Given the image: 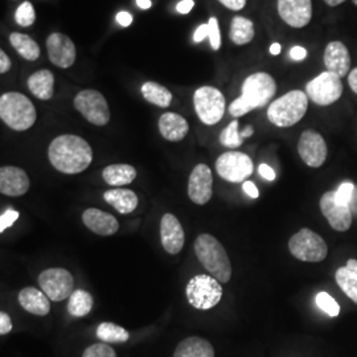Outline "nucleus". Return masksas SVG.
<instances>
[{
  "label": "nucleus",
  "instance_id": "nucleus-5",
  "mask_svg": "<svg viewBox=\"0 0 357 357\" xmlns=\"http://www.w3.org/2000/svg\"><path fill=\"white\" fill-rule=\"evenodd\" d=\"M308 97L302 90H293L270 103L268 119L277 128H291L306 115Z\"/></svg>",
  "mask_w": 357,
  "mask_h": 357
},
{
  "label": "nucleus",
  "instance_id": "nucleus-39",
  "mask_svg": "<svg viewBox=\"0 0 357 357\" xmlns=\"http://www.w3.org/2000/svg\"><path fill=\"white\" fill-rule=\"evenodd\" d=\"M208 28H209L208 38L211 41V47L213 51H218L221 48V33H220V26H218V20L216 17L209 19Z\"/></svg>",
  "mask_w": 357,
  "mask_h": 357
},
{
  "label": "nucleus",
  "instance_id": "nucleus-14",
  "mask_svg": "<svg viewBox=\"0 0 357 357\" xmlns=\"http://www.w3.org/2000/svg\"><path fill=\"white\" fill-rule=\"evenodd\" d=\"M213 195V176L206 165H197L192 169L188 180V196L192 203L205 205L209 203Z\"/></svg>",
  "mask_w": 357,
  "mask_h": 357
},
{
  "label": "nucleus",
  "instance_id": "nucleus-17",
  "mask_svg": "<svg viewBox=\"0 0 357 357\" xmlns=\"http://www.w3.org/2000/svg\"><path fill=\"white\" fill-rule=\"evenodd\" d=\"M47 50L52 64L59 68H70L76 61V45L63 33L54 32L47 40Z\"/></svg>",
  "mask_w": 357,
  "mask_h": 357
},
{
  "label": "nucleus",
  "instance_id": "nucleus-21",
  "mask_svg": "<svg viewBox=\"0 0 357 357\" xmlns=\"http://www.w3.org/2000/svg\"><path fill=\"white\" fill-rule=\"evenodd\" d=\"M82 221L88 229L98 236H113L119 229V222L113 215L97 208H89L82 213Z\"/></svg>",
  "mask_w": 357,
  "mask_h": 357
},
{
  "label": "nucleus",
  "instance_id": "nucleus-53",
  "mask_svg": "<svg viewBox=\"0 0 357 357\" xmlns=\"http://www.w3.org/2000/svg\"><path fill=\"white\" fill-rule=\"evenodd\" d=\"M253 132H255V128H252V126H248L243 131H241V137H243V139H246V138L252 137Z\"/></svg>",
  "mask_w": 357,
  "mask_h": 357
},
{
  "label": "nucleus",
  "instance_id": "nucleus-23",
  "mask_svg": "<svg viewBox=\"0 0 357 357\" xmlns=\"http://www.w3.org/2000/svg\"><path fill=\"white\" fill-rule=\"evenodd\" d=\"M159 131L167 141L180 142L187 137L190 125L187 119L180 114L165 113L159 119Z\"/></svg>",
  "mask_w": 357,
  "mask_h": 357
},
{
  "label": "nucleus",
  "instance_id": "nucleus-34",
  "mask_svg": "<svg viewBox=\"0 0 357 357\" xmlns=\"http://www.w3.org/2000/svg\"><path fill=\"white\" fill-rule=\"evenodd\" d=\"M220 143L228 149H238L243 143L241 132L238 131V121L234 119L220 134Z\"/></svg>",
  "mask_w": 357,
  "mask_h": 357
},
{
  "label": "nucleus",
  "instance_id": "nucleus-44",
  "mask_svg": "<svg viewBox=\"0 0 357 357\" xmlns=\"http://www.w3.org/2000/svg\"><path fill=\"white\" fill-rule=\"evenodd\" d=\"M290 57H291L293 60H295V61H303L307 57L306 48L299 47V45L293 47V48L290 50Z\"/></svg>",
  "mask_w": 357,
  "mask_h": 357
},
{
  "label": "nucleus",
  "instance_id": "nucleus-7",
  "mask_svg": "<svg viewBox=\"0 0 357 357\" xmlns=\"http://www.w3.org/2000/svg\"><path fill=\"white\" fill-rule=\"evenodd\" d=\"M289 250L293 257L302 262H321L328 255L326 241L311 229L299 230L289 241Z\"/></svg>",
  "mask_w": 357,
  "mask_h": 357
},
{
  "label": "nucleus",
  "instance_id": "nucleus-33",
  "mask_svg": "<svg viewBox=\"0 0 357 357\" xmlns=\"http://www.w3.org/2000/svg\"><path fill=\"white\" fill-rule=\"evenodd\" d=\"M97 337L103 343H126L130 339V333L121 326L110 321H103L97 328Z\"/></svg>",
  "mask_w": 357,
  "mask_h": 357
},
{
  "label": "nucleus",
  "instance_id": "nucleus-15",
  "mask_svg": "<svg viewBox=\"0 0 357 357\" xmlns=\"http://www.w3.org/2000/svg\"><path fill=\"white\" fill-rule=\"evenodd\" d=\"M320 211L327 218L332 229L347 231L352 225V212L349 205L339 204L335 200V192H326L320 199Z\"/></svg>",
  "mask_w": 357,
  "mask_h": 357
},
{
  "label": "nucleus",
  "instance_id": "nucleus-40",
  "mask_svg": "<svg viewBox=\"0 0 357 357\" xmlns=\"http://www.w3.org/2000/svg\"><path fill=\"white\" fill-rule=\"evenodd\" d=\"M20 213L17 211H13V209H7L6 212L1 213L0 216V233H4V230L11 228L13 225V222L19 218Z\"/></svg>",
  "mask_w": 357,
  "mask_h": 357
},
{
  "label": "nucleus",
  "instance_id": "nucleus-42",
  "mask_svg": "<svg viewBox=\"0 0 357 357\" xmlns=\"http://www.w3.org/2000/svg\"><path fill=\"white\" fill-rule=\"evenodd\" d=\"M218 1L230 11H240L246 4V0H218Z\"/></svg>",
  "mask_w": 357,
  "mask_h": 357
},
{
  "label": "nucleus",
  "instance_id": "nucleus-26",
  "mask_svg": "<svg viewBox=\"0 0 357 357\" xmlns=\"http://www.w3.org/2000/svg\"><path fill=\"white\" fill-rule=\"evenodd\" d=\"M28 89L41 101H48L54 93V76L51 70L43 69L28 78Z\"/></svg>",
  "mask_w": 357,
  "mask_h": 357
},
{
  "label": "nucleus",
  "instance_id": "nucleus-3",
  "mask_svg": "<svg viewBox=\"0 0 357 357\" xmlns=\"http://www.w3.org/2000/svg\"><path fill=\"white\" fill-rule=\"evenodd\" d=\"M195 253L206 271L220 283H228L231 277L229 255L212 234L203 233L195 241Z\"/></svg>",
  "mask_w": 357,
  "mask_h": 357
},
{
  "label": "nucleus",
  "instance_id": "nucleus-8",
  "mask_svg": "<svg viewBox=\"0 0 357 357\" xmlns=\"http://www.w3.org/2000/svg\"><path fill=\"white\" fill-rule=\"evenodd\" d=\"M193 105L200 121L208 126L217 125L225 114V97L213 86H202L196 90Z\"/></svg>",
  "mask_w": 357,
  "mask_h": 357
},
{
  "label": "nucleus",
  "instance_id": "nucleus-38",
  "mask_svg": "<svg viewBox=\"0 0 357 357\" xmlns=\"http://www.w3.org/2000/svg\"><path fill=\"white\" fill-rule=\"evenodd\" d=\"M354 192H355V185L351 181H344L335 191V200L339 204L349 205L352 200V196H354Z\"/></svg>",
  "mask_w": 357,
  "mask_h": 357
},
{
  "label": "nucleus",
  "instance_id": "nucleus-47",
  "mask_svg": "<svg viewBox=\"0 0 357 357\" xmlns=\"http://www.w3.org/2000/svg\"><path fill=\"white\" fill-rule=\"evenodd\" d=\"M193 7H195L193 0H181V1H178V6H176V10H178V13L185 15V13H191Z\"/></svg>",
  "mask_w": 357,
  "mask_h": 357
},
{
  "label": "nucleus",
  "instance_id": "nucleus-27",
  "mask_svg": "<svg viewBox=\"0 0 357 357\" xmlns=\"http://www.w3.org/2000/svg\"><path fill=\"white\" fill-rule=\"evenodd\" d=\"M336 283L342 291L357 305V261L351 258L347 265L337 268L335 274Z\"/></svg>",
  "mask_w": 357,
  "mask_h": 357
},
{
  "label": "nucleus",
  "instance_id": "nucleus-45",
  "mask_svg": "<svg viewBox=\"0 0 357 357\" xmlns=\"http://www.w3.org/2000/svg\"><path fill=\"white\" fill-rule=\"evenodd\" d=\"M243 192H245L249 197H252V199H258V196H259V191H258V188L255 187V184L253 181H243Z\"/></svg>",
  "mask_w": 357,
  "mask_h": 357
},
{
  "label": "nucleus",
  "instance_id": "nucleus-12",
  "mask_svg": "<svg viewBox=\"0 0 357 357\" xmlns=\"http://www.w3.org/2000/svg\"><path fill=\"white\" fill-rule=\"evenodd\" d=\"M38 284L53 302H63L66 298H70L75 291V280L72 274L63 268L44 270L38 275Z\"/></svg>",
  "mask_w": 357,
  "mask_h": 357
},
{
  "label": "nucleus",
  "instance_id": "nucleus-41",
  "mask_svg": "<svg viewBox=\"0 0 357 357\" xmlns=\"http://www.w3.org/2000/svg\"><path fill=\"white\" fill-rule=\"evenodd\" d=\"M13 331V320L4 311L0 312V335H7Z\"/></svg>",
  "mask_w": 357,
  "mask_h": 357
},
{
  "label": "nucleus",
  "instance_id": "nucleus-31",
  "mask_svg": "<svg viewBox=\"0 0 357 357\" xmlns=\"http://www.w3.org/2000/svg\"><path fill=\"white\" fill-rule=\"evenodd\" d=\"M141 90L143 98L155 106L168 107L172 102V93L158 82H146Z\"/></svg>",
  "mask_w": 357,
  "mask_h": 357
},
{
  "label": "nucleus",
  "instance_id": "nucleus-19",
  "mask_svg": "<svg viewBox=\"0 0 357 357\" xmlns=\"http://www.w3.org/2000/svg\"><path fill=\"white\" fill-rule=\"evenodd\" d=\"M29 190V178L26 171L19 167L0 168V192L10 197H19Z\"/></svg>",
  "mask_w": 357,
  "mask_h": 357
},
{
  "label": "nucleus",
  "instance_id": "nucleus-2",
  "mask_svg": "<svg viewBox=\"0 0 357 357\" xmlns=\"http://www.w3.org/2000/svg\"><path fill=\"white\" fill-rule=\"evenodd\" d=\"M277 93V82L265 72H257L248 77L243 84L241 96L230 103L229 113L234 118L265 107Z\"/></svg>",
  "mask_w": 357,
  "mask_h": 357
},
{
  "label": "nucleus",
  "instance_id": "nucleus-49",
  "mask_svg": "<svg viewBox=\"0 0 357 357\" xmlns=\"http://www.w3.org/2000/svg\"><path fill=\"white\" fill-rule=\"evenodd\" d=\"M208 33H209L208 24H202V26L196 29V32H195V35H193L195 43H202L204 38H206Z\"/></svg>",
  "mask_w": 357,
  "mask_h": 357
},
{
  "label": "nucleus",
  "instance_id": "nucleus-1",
  "mask_svg": "<svg viewBox=\"0 0 357 357\" xmlns=\"http://www.w3.org/2000/svg\"><path fill=\"white\" fill-rule=\"evenodd\" d=\"M48 156L52 166L59 172L76 175L84 172L93 162L89 143L77 135H60L50 144Z\"/></svg>",
  "mask_w": 357,
  "mask_h": 357
},
{
  "label": "nucleus",
  "instance_id": "nucleus-16",
  "mask_svg": "<svg viewBox=\"0 0 357 357\" xmlns=\"http://www.w3.org/2000/svg\"><path fill=\"white\" fill-rule=\"evenodd\" d=\"M278 13L287 26L303 28L312 19L311 0H278Z\"/></svg>",
  "mask_w": 357,
  "mask_h": 357
},
{
  "label": "nucleus",
  "instance_id": "nucleus-50",
  "mask_svg": "<svg viewBox=\"0 0 357 357\" xmlns=\"http://www.w3.org/2000/svg\"><path fill=\"white\" fill-rule=\"evenodd\" d=\"M348 85L352 89V91L357 94V68L349 72V75H348Z\"/></svg>",
  "mask_w": 357,
  "mask_h": 357
},
{
  "label": "nucleus",
  "instance_id": "nucleus-22",
  "mask_svg": "<svg viewBox=\"0 0 357 357\" xmlns=\"http://www.w3.org/2000/svg\"><path fill=\"white\" fill-rule=\"evenodd\" d=\"M17 299L20 306L32 315L45 317L51 311V299L43 290H38L36 287H24L20 290Z\"/></svg>",
  "mask_w": 357,
  "mask_h": 357
},
{
  "label": "nucleus",
  "instance_id": "nucleus-4",
  "mask_svg": "<svg viewBox=\"0 0 357 357\" xmlns=\"http://www.w3.org/2000/svg\"><path fill=\"white\" fill-rule=\"evenodd\" d=\"M0 118L15 131H26L35 125L38 113L24 94L10 91L0 97Z\"/></svg>",
  "mask_w": 357,
  "mask_h": 357
},
{
  "label": "nucleus",
  "instance_id": "nucleus-24",
  "mask_svg": "<svg viewBox=\"0 0 357 357\" xmlns=\"http://www.w3.org/2000/svg\"><path fill=\"white\" fill-rule=\"evenodd\" d=\"M103 200L107 204L114 206L115 211H118L121 215L132 213L139 204L137 193L131 190H123V188H115V190L105 192Z\"/></svg>",
  "mask_w": 357,
  "mask_h": 357
},
{
  "label": "nucleus",
  "instance_id": "nucleus-18",
  "mask_svg": "<svg viewBox=\"0 0 357 357\" xmlns=\"http://www.w3.org/2000/svg\"><path fill=\"white\" fill-rule=\"evenodd\" d=\"M184 229L172 213H166L160 220V241L168 255H176L184 246Z\"/></svg>",
  "mask_w": 357,
  "mask_h": 357
},
{
  "label": "nucleus",
  "instance_id": "nucleus-20",
  "mask_svg": "<svg viewBox=\"0 0 357 357\" xmlns=\"http://www.w3.org/2000/svg\"><path fill=\"white\" fill-rule=\"evenodd\" d=\"M351 54L342 41H331L324 51V65L328 72L345 77L351 72Z\"/></svg>",
  "mask_w": 357,
  "mask_h": 357
},
{
  "label": "nucleus",
  "instance_id": "nucleus-46",
  "mask_svg": "<svg viewBox=\"0 0 357 357\" xmlns=\"http://www.w3.org/2000/svg\"><path fill=\"white\" fill-rule=\"evenodd\" d=\"M13 66V63L10 60V57L6 54V52L0 51V73L4 75L7 73Z\"/></svg>",
  "mask_w": 357,
  "mask_h": 357
},
{
  "label": "nucleus",
  "instance_id": "nucleus-43",
  "mask_svg": "<svg viewBox=\"0 0 357 357\" xmlns=\"http://www.w3.org/2000/svg\"><path fill=\"white\" fill-rule=\"evenodd\" d=\"M258 172H259V175L262 176V178H265V180H268V181H274L275 178H277V175H275V171L271 168V167L268 166V165H259L258 167Z\"/></svg>",
  "mask_w": 357,
  "mask_h": 357
},
{
  "label": "nucleus",
  "instance_id": "nucleus-28",
  "mask_svg": "<svg viewBox=\"0 0 357 357\" xmlns=\"http://www.w3.org/2000/svg\"><path fill=\"white\" fill-rule=\"evenodd\" d=\"M102 178L112 187H122L137 178V169L130 165H112L102 171Z\"/></svg>",
  "mask_w": 357,
  "mask_h": 357
},
{
  "label": "nucleus",
  "instance_id": "nucleus-52",
  "mask_svg": "<svg viewBox=\"0 0 357 357\" xmlns=\"http://www.w3.org/2000/svg\"><path fill=\"white\" fill-rule=\"evenodd\" d=\"M282 51V45L280 43H274V44H271V47H270V53L273 54V56H278Z\"/></svg>",
  "mask_w": 357,
  "mask_h": 357
},
{
  "label": "nucleus",
  "instance_id": "nucleus-29",
  "mask_svg": "<svg viewBox=\"0 0 357 357\" xmlns=\"http://www.w3.org/2000/svg\"><path fill=\"white\" fill-rule=\"evenodd\" d=\"M230 40L236 45H245L249 44L255 38V24L252 20L236 16L231 20L229 32Z\"/></svg>",
  "mask_w": 357,
  "mask_h": 357
},
{
  "label": "nucleus",
  "instance_id": "nucleus-54",
  "mask_svg": "<svg viewBox=\"0 0 357 357\" xmlns=\"http://www.w3.org/2000/svg\"><path fill=\"white\" fill-rule=\"evenodd\" d=\"M330 7H337L340 6L342 3H344L345 0H324Z\"/></svg>",
  "mask_w": 357,
  "mask_h": 357
},
{
  "label": "nucleus",
  "instance_id": "nucleus-32",
  "mask_svg": "<svg viewBox=\"0 0 357 357\" xmlns=\"http://www.w3.org/2000/svg\"><path fill=\"white\" fill-rule=\"evenodd\" d=\"M93 308V296L85 290H75L69 298L68 312L75 318L86 317Z\"/></svg>",
  "mask_w": 357,
  "mask_h": 357
},
{
  "label": "nucleus",
  "instance_id": "nucleus-9",
  "mask_svg": "<svg viewBox=\"0 0 357 357\" xmlns=\"http://www.w3.org/2000/svg\"><path fill=\"white\" fill-rule=\"evenodd\" d=\"M343 89L342 78L326 70L307 84L306 94L312 102L319 106H330L340 100Z\"/></svg>",
  "mask_w": 357,
  "mask_h": 357
},
{
  "label": "nucleus",
  "instance_id": "nucleus-51",
  "mask_svg": "<svg viewBox=\"0 0 357 357\" xmlns=\"http://www.w3.org/2000/svg\"><path fill=\"white\" fill-rule=\"evenodd\" d=\"M137 6L142 10H150L153 3H151V0H137Z\"/></svg>",
  "mask_w": 357,
  "mask_h": 357
},
{
  "label": "nucleus",
  "instance_id": "nucleus-6",
  "mask_svg": "<svg viewBox=\"0 0 357 357\" xmlns=\"http://www.w3.org/2000/svg\"><path fill=\"white\" fill-rule=\"evenodd\" d=\"M187 299L196 310H211L216 307L222 298V287L215 277L199 274L192 277L185 287Z\"/></svg>",
  "mask_w": 357,
  "mask_h": 357
},
{
  "label": "nucleus",
  "instance_id": "nucleus-35",
  "mask_svg": "<svg viewBox=\"0 0 357 357\" xmlns=\"http://www.w3.org/2000/svg\"><path fill=\"white\" fill-rule=\"evenodd\" d=\"M315 303L323 312H326L331 318H336L340 314L339 303L332 298L330 294L326 293V291H321L317 295Z\"/></svg>",
  "mask_w": 357,
  "mask_h": 357
},
{
  "label": "nucleus",
  "instance_id": "nucleus-48",
  "mask_svg": "<svg viewBox=\"0 0 357 357\" xmlns=\"http://www.w3.org/2000/svg\"><path fill=\"white\" fill-rule=\"evenodd\" d=\"M116 22L119 26H131L132 16H131V13H126V11H121V13H116Z\"/></svg>",
  "mask_w": 357,
  "mask_h": 357
},
{
  "label": "nucleus",
  "instance_id": "nucleus-10",
  "mask_svg": "<svg viewBox=\"0 0 357 357\" xmlns=\"http://www.w3.org/2000/svg\"><path fill=\"white\" fill-rule=\"evenodd\" d=\"M75 107L88 122L105 126L110 121V110L103 94L93 89L79 91L75 98Z\"/></svg>",
  "mask_w": 357,
  "mask_h": 357
},
{
  "label": "nucleus",
  "instance_id": "nucleus-13",
  "mask_svg": "<svg viewBox=\"0 0 357 357\" xmlns=\"http://www.w3.org/2000/svg\"><path fill=\"white\" fill-rule=\"evenodd\" d=\"M298 153L307 166L319 168L327 159V143L318 131L306 130L298 142Z\"/></svg>",
  "mask_w": 357,
  "mask_h": 357
},
{
  "label": "nucleus",
  "instance_id": "nucleus-11",
  "mask_svg": "<svg viewBox=\"0 0 357 357\" xmlns=\"http://www.w3.org/2000/svg\"><path fill=\"white\" fill-rule=\"evenodd\" d=\"M253 169V160L249 155L240 151H228L217 158V174L220 178L229 183L246 181L252 176Z\"/></svg>",
  "mask_w": 357,
  "mask_h": 357
},
{
  "label": "nucleus",
  "instance_id": "nucleus-36",
  "mask_svg": "<svg viewBox=\"0 0 357 357\" xmlns=\"http://www.w3.org/2000/svg\"><path fill=\"white\" fill-rule=\"evenodd\" d=\"M15 20L20 26H32L36 20V13H35L33 6L29 1L22 3L15 13Z\"/></svg>",
  "mask_w": 357,
  "mask_h": 357
},
{
  "label": "nucleus",
  "instance_id": "nucleus-25",
  "mask_svg": "<svg viewBox=\"0 0 357 357\" xmlns=\"http://www.w3.org/2000/svg\"><path fill=\"white\" fill-rule=\"evenodd\" d=\"M174 357H215V348L203 337L191 336L178 343Z\"/></svg>",
  "mask_w": 357,
  "mask_h": 357
},
{
  "label": "nucleus",
  "instance_id": "nucleus-55",
  "mask_svg": "<svg viewBox=\"0 0 357 357\" xmlns=\"http://www.w3.org/2000/svg\"><path fill=\"white\" fill-rule=\"evenodd\" d=\"M352 1H354V4H355V6H357V0H352Z\"/></svg>",
  "mask_w": 357,
  "mask_h": 357
},
{
  "label": "nucleus",
  "instance_id": "nucleus-37",
  "mask_svg": "<svg viewBox=\"0 0 357 357\" xmlns=\"http://www.w3.org/2000/svg\"><path fill=\"white\" fill-rule=\"evenodd\" d=\"M82 357H116L115 351L107 343H96L84 351Z\"/></svg>",
  "mask_w": 357,
  "mask_h": 357
},
{
  "label": "nucleus",
  "instance_id": "nucleus-30",
  "mask_svg": "<svg viewBox=\"0 0 357 357\" xmlns=\"http://www.w3.org/2000/svg\"><path fill=\"white\" fill-rule=\"evenodd\" d=\"M10 41L15 51L28 61H36L40 57V47L38 43L28 35L13 32L10 35Z\"/></svg>",
  "mask_w": 357,
  "mask_h": 357
}]
</instances>
